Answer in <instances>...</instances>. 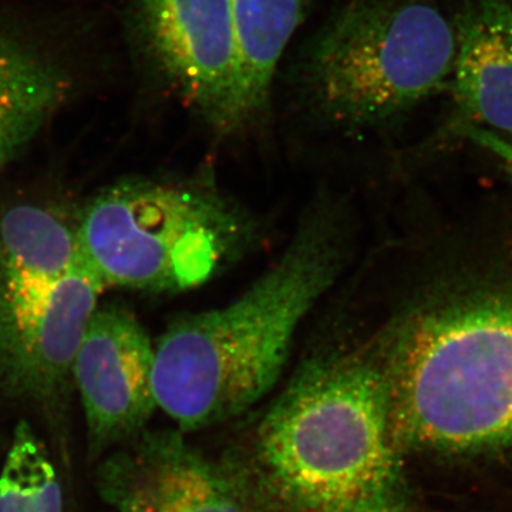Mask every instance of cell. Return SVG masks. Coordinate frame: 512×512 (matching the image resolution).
I'll list each match as a JSON object with an SVG mask.
<instances>
[{
	"mask_svg": "<svg viewBox=\"0 0 512 512\" xmlns=\"http://www.w3.org/2000/svg\"><path fill=\"white\" fill-rule=\"evenodd\" d=\"M251 235L220 195L185 184L128 181L84 212L80 259L104 286L184 292L210 281Z\"/></svg>",
	"mask_w": 512,
	"mask_h": 512,
	"instance_id": "5",
	"label": "cell"
},
{
	"mask_svg": "<svg viewBox=\"0 0 512 512\" xmlns=\"http://www.w3.org/2000/svg\"><path fill=\"white\" fill-rule=\"evenodd\" d=\"M128 23L163 92L221 136L245 130L229 0H131Z\"/></svg>",
	"mask_w": 512,
	"mask_h": 512,
	"instance_id": "6",
	"label": "cell"
},
{
	"mask_svg": "<svg viewBox=\"0 0 512 512\" xmlns=\"http://www.w3.org/2000/svg\"><path fill=\"white\" fill-rule=\"evenodd\" d=\"M153 367L154 346L136 316L121 306L97 308L73 365L96 453L146 430L157 409Z\"/></svg>",
	"mask_w": 512,
	"mask_h": 512,
	"instance_id": "7",
	"label": "cell"
},
{
	"mask_svg": "<svg viewBox=\"0 0 512 512\" xmlns=\"http://www.w3.org/2000/svg\"><path fill=\"white\" fill-rule=\"evenodd\" d=\"M101 498L116 512H248L221 461L183 431L143 430L104 460Z\"/></svg>",
	"mask_w": 512,
	"mask_h": 512,
	"instance_id": "8",
	"label": "cell"
},
{
	"mask_svg": "<svg viewBox=\"0 0 512 512\" xmlns=\"http://www.w3.org/2000/svg\"><path fill=\"white\" fill-rule=\"evenodd\" d=\"M245 128L268 113L279 64L305 20L308 0H229Z\"/></svg>",
	"mask_w": 512,
	"mask_h": 512,
	"instance_id": "13",
	"label": "cell"
},
{
	"mask_svg": "<svg viewBox=\"0 0 512 512\" xmlns=\"http://www.w3.org/2000/svg\"><path fill=\"white\" fill-rule=\"evenodd\" d=\"M456 28L439 0H346L293 67V92L319 119L357 130L447 90Z\"/></svg>",
	"mask_w": 512,
	"mask_h": 512,
	"instance_id": "4",
	"label": "cell"
},
{
	"mask_svg": "<svg viewBox=\"0 0 512 512\" xmlns=\"http://www.w3.org/2000/svg\"><path fill=\"white\" fill-rule=\"evenodd\" d=\"M0 512H64L55 466L25 421L13 433L0 473Z\"/></svg>",
	"mask_w": 512,
	"mask_h": 512,
	"instance_id": "14",
	"label": "cell"
},
{
	"mask_svg": "<svg viewBox=\"0 0 512 512\" xmlns=\"http://www.w3.org/2000/svg\"><path fill=\"white\" fill-rule=\"evenodd\" d=\"M79 261L76 231L33 205L10 208L0 221V313L47 298Z\"/></svg>",
	"mask_w": 512,
	"mask_h": 512,
	"instance_id": "12",
	"label": "cell"
},
{
	"mask_svg": "<svg viewBox=\"0 0 512 512\" xmlns=\"http://www.w3.org/2000/svg\"><path fill=\"white\" fill-rule=\"evenodd\" d=\"M453 19L456 56L447 90L456 111L448 131L512 141V2L461 0Z\"/></svg>",
	"mask_w": 512,
	"mask_h": 512,
	"instance_id": "10",
	"label": "cell"
},
{
	"mask_svg": "<svg viewBox=\"0 0 512 512\" xmlns=\"http://www.w3.org/2000/svg\"><path fill=\"white\" fill-rule=\"evenodd\" d=\"M104 288L79 255L43 301L0 313V387L37 402L56 400L73 376L77 350Z\"/></svg>",
	"mask_w": 512,
	"mask_h": 512,
	"instance_id": "9",
	"label": "cell"
},
{
	"mask_svg": "<svg viewBox=\"0 0 512 512\" xmlns=\"http://www.w3.org/2000/svg\"><path fill=\"white\" fill-rule=\"evenodd\" d=\"M370 350L306 363L221 458L248 512H412Z\"/></svg>",
	"mask_w": 512,
	"mask_h": 512,
	"instance_id": "2",
	"label": "cell"
},
{
	"mask_svg": "<svg viewBox=\"0 0 512 512\" xmlns=\"http://www.w3.org/2000/svg\"><path fill=\"white\" fill-rule=\"evenodd\" d=\"M340 268L330 228L313 222L237 301L175 320L154 348L157 407L181 431L251 409L278 383L296 330Z\"/></svg>",
	"mask_w": 512,
	"mask_h": 512,
	"instance_id": "3",
	"label": "cell"
},
{
	"mask_svg": "<svg viewBox=\"0 0 512 512\" xmlns=\"http://www.w3.org/2000/svg\"><path fill=\"white\" fill-rule=\"evenodd\" d=\"M461 190L426 276L373 348L394 440L444 454L512 450V173Z\"/></svg>",
	"mask_w": 512,
	"mask_h": 512,
	"instance_id": "1",
	"label": "cell"
},
{
	"mask_svg": "<svg viewBox=\"0 0 512 512\" xmlns=\"http://www.w3.org/2000/svg\"><path fill=\"white\" fill-rule=\"evenodd\" d=\"M74 86L72 69L55 53L0 29V170L35 140Z\"/></svg>",
	"mask_w": 512,
	"mask_h": 512,
	"instance_id": "11",
	"label": "cell"
}]
</instances>
